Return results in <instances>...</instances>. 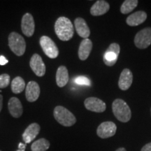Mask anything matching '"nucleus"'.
<instances>
[{"instance_id": "1", "label": "nucleus", "mask_w": 151, "mask_h": 151, "mask_svg": "<svg viewBox=\"0 0 151 151\" xmlns=\"http://www.w3.org/2000/svg\"><path fill=\"white\" fill-rule=\"evenodd\" d=\"M55 32L61 41H67L73 37V26L71 20L66 17H60L55 23Z\"/></svg>"}, {"instance_id": "2", "label": "nucleus", "mask_w": 151, "mask_h": 151, "mask_svg": "<svg viewBox=\"0 0 151 151\" xmlns=\"http://www.w3.org/2000/svg\"><path fill=\"white\" fill-rule=\"evenodd\" d=\"M113 114L119 121L127 122L131 119L132 112L127 104L121 99H116L112 104Z\"/></svg>"}, {"instance_id": "3", "label": "nucleus", "mask_w": 151, "mask_h": 151, "mask_svg": "<svg viewBox=\"0 0 151 151\" xmlns=\"http://www.w3.org/2000/svg\"><path fill=\"white\" fill-rule=\"evenodd\" d=\"M53 116L57 122L65 127H71L76 122L74 115L62 106H58L55 108Z\"/></svg>"}, {"instance_id": "4", "label": "nucleus", "mask_w": 151, "mask_h": 151, "mask_svg": "<svg viewBox=\"0 0 151 151\" xmlns=\"http://www.w3.org/2000/svg\"><path fill=\"white\" fill-rule=\"evenodd\" d=\"M9 46L17 56L23 55L26 50V42L18 33L13 32L9 36Z\"/></svg>"}, {"instance_id": "5", "label": "nucleus", "mask_w": 151, "mask_h": 151, "mask_svg": "<svg viewBox=\"0 0 151 151\" xmlns=\"http://www.w3.org/2000/svg\"><path fill=\"white\" fill-rule=\"evenodd\" d=\"M40 46L43 52L50 59H55L59 55V50L50 37L43 36L40 39Z\"/></svg>"}, {"instance_id": "6", "label": "nucleus", "mask_w": 151, "mask_h": 151, "mask_svg": "<svg viewBox=\"0 0 151 151\" xmlns=\"http://www.w3.org/2000/svg\"><path fill=\"white\" fill-rule=\"evenodd\" d=\"M135 46L139 49H146L151 44V27L139 31L134 37Z\"/></svg>"}, {"instance_id": "7", "label": "nucleus", "mask_w": 151, "mask_h": 151, "mask_svg": "<svg viewBox=\"0 0 151 151\" xmlns=\"http://www.w3.org/2000/svg\"><path fill=\"white\" fill-rule=\"evenodd\" d=\"M120 48L119 44L113 43L109 46V48L106 50L104 55V62L109 67H112L116 63L120 54Z\"/></svg>"}, {"instance_id": "8", "label": "nucleus", "mask_w": 151, "mask_h": 151, "mask_svg": "<svg viewBox=\"0 0 151 151\" xmlns=\"http://www.w3.org/2000/svg\"><path fill=\"white\" fill-rule=\"evenodd\" d=\"M117 127L113 122L107 121L101 123L97 127V134L101 139H107L114 136L116 133Z\"/></svg>"}, {"instance_id": "9", "label": "nucleus", "mask_w": 151, "mask_h": 151, "mask_svg": "<svg viewBox=\"0 0 151 151\" xmlns=\"http://www.w3.org/2000/svg\"><path fill=\"white\" fill-rule=\"evenodd\" d=\"M29 66L32 70L37 76L41 77L46 73V65L41 57L38 54H34L29 62Z\"/></svg>"}, {"instance_id": "10", "label": "nucleus", "mask_w": 151, "mask_h": 151, "mask_svg": "<svg viewBox=\"0 0 151 151\" xmlns=\"http://www.w3.org/2000/svg\"><path fill=\"white\" fill-rule=\"evenodd\" d=\"M21 29L22 33L26 37H31L35 33V24L32 14L27 13L22 16L21 20Z\"/></svg>"}, {"instance_id": "11", "label": "nucleus", "mask_w": 151, "mask_h": 151, "mask_svg": "<svg viewBox=\"0 0 151 151\" xmlns=\"http://www.w3.org/2000/svg\"><path fill=\"white\" fill-rule=\"evenodd\" d=\"M84 105L88 111L96 113H102L105 111L106 104L102 100L97 97H88L85 100Z\"/></svg>"}, {"instance_id": "12", "label": "nucleus", "mask_w": 151, "mask_h": 151, "mask_svg": "<svg viewBox=\"0 0 151 151\" xmlns=\"http://www.w3.org/2000/svg\"><path fill=\"white\" fill-rule=\"evenodd\" d=\"M40 95V87L35 81H29L25 88L26 99L29 102L37 101Z\"/></svg>"}, {"instance_id": "13", "label": "nucleus", "mask_w": 151, "mask_h": 151, "mask_svg": "<svg viewBox=\"0 0 151 151\" xmlns=\"http://www.w3.org/2000/svg\"><path fill=\"white\" fill-rule=\"evenodd\" d=\"M40 132V125L37 123H32L24 130L22 134V139L26 144L31 143Z\"/></svg>"}, {"instance_id": "14", "label": "nucleus", "mask_w": 151, "mask_h": 151, "mask_svg": "<svg viewBox=\"0 0 151 151\" xmlns=\"http://www.w3.org/2000/svg\"><path fill=\"white\" fill-rule=\"evenodd\" d=\"M133 81V74L129 69H124L120 73L118 86L120 90H127L131 87Z\"/></svg>"}, {"instance_id": "15", "label": "nucleus", "mask_w": 151, "mask_h": 151, "mask_svg": "<svg viewBox=\"0 0 151 151\" xmlns=\"http://www.w3.org/2000/svg\"><path fill=\"white\" fill-rule=\"evenodd\" d=\"M9 111L14 118H18L22 116L23 109L20 99L16 97H11L8 103Z\"/></svg>"}, {"instance_id": "16", "label": "nucleus", "mask_w": 151, "mask_h": 151, "mask_svg": "<svg viewBox=\"0 0 151 151\" xmlns=\"http://www.w3.org/2000/svg\"><path fill=\"white\" fill-rule=\"evenodd\" d=\"M110 9V5L104 0H98L90 9V14L93 16H99L106 14Z\"/></svg>"}, {"instance_id": "17", "label": "nucleus", "mask_w": 151, "mask_h": 151, "mask_svg": "<svg viewBox=\"0 0 151 151\" xmlns=\"http://www.w3.org/2000/svg\"><path fill=\"white\" fill-rule=\"evenodd\" d=\"M74 25L77 34L84 39H88V37L90 35V30L86 20L82 18H76Z\"/></svg>"}, {"instance_id": "18", "label": "nucleus", "mask_w": 151, "mask_h": 151, "mask_svg": "<svg viewBox=\"0 0 151 151\" xmlns=\"http://www.w3.org/2000/svg\"><path fill=\"white\" fill-rule=\"evenodd\" d=\"M92 49V42L89 39H85L81 41L78 48V58L82 61L86 60Z\"/></svg>"}, {"instance_id": "19", "label": "nucleus", "mask_w": 151, "mask_h": 151, "mask_svg": "<svg viewBox=\"0 0 151 151\" xmlns=\"http://www.w3.org/2000/svg\"><path fill=\"white\" fill-rule=\"evenodd\" d=\"M146 13L143 11H139L128 16L126 20V22L128 25L134 27V26H138L143 23L146 21Z\"/></svg>"}, {"instance_id": "20", "label": "nucleus", "mask_w": 151, "mask_h": 151, "mask_svg": "<svg viewBox=\"0 0 151 151\" xmlns=\"http://www.w3.org/2000/svg\"><path fill=\"white\" fill-rule=\"evenodd\" d=\"M69 81V73L65 66H60L58 67L56 73V83L58 87L63 88Z\"/></svg>"}, {"instance_id": "21", "label": "nucleus", "mask_w": 151, "mask_h": 151, "mask_svg": "<svg viewBox=\"0 0 151 151\" xmlns=\"http://www.w3.org/2000/svg\"><path fill=\"white\" fill-rule=\"evenodd\" d=\"M11 90L14 94H19L22 92L26 88L24 79L20 76H17L11 82Z\"/></svg>"}, {"instance_id": "22", "label": "nucleus", "mask_w": 151, "mask_h": 151, "mask_svg": "<svg viewBox=\"0 0 151 151\" xmlns=\"http://www.w3.org/2000/svg\"><path fill=\"white\" fill-rule=\"evenodd\" d=\"M50 142L47 139L42 138L34 142L31 146L32 151H46L50 148Z\"/></svg>"}, {"instance_id": "23", "label": "nucleus", "mask_w": 151, "mask_h": 151, "mask_svg": "<svg viewBox=\"0 0 151 151\" xmlns=\"http://www.w3.org/2000/svg\"><path fill=\"white\" fill-rule=\"evenodd\" d=\"M139 1L137 0H125L120 7V12L122 14H127L134 10L137 6Z\"/></svg>"}, {"instance_id": "24", "label": "nucleus", "mask_w": 151, "mask_h": 151, "mask_svg": "<svg viewBox=\"0 0 151 151\" xmlns=\"http://www.w3.org/2000/svg\"><path fill=\"white\" fill-rule=\"evenodd\" d=\"M10 84V76L7 73L0 75V88H7Z\"/></svg>"}, {"instance_id": "25", "label": "nucleus", "mask_w": 151, "mask_h": 151, "mask_svg": "<svg viewBox=\"0 0 151 151\" xmlns=\"http://www.w3.org/2000/svg\"><path fill=\"white\" fill-rule=\"evenodd\" d=\"M74 82L78 85L81 86H90V81L88 78L86 76H78L74 79Z\"/></svg>"}, {"instance_id": "26", "label": "nucleus", "mask_w": 151, "mask_h": 151, "mask_svg": "<svg viewBox=\"0 0 151 151\" xmlns=\"http://www.w3.org/2000/svg\"><path fill=\"white\" fill-rule=\"evenodd\" d=\"M9 61L4 56H0V65H5L8 63Z\"/></svg>"}, {"instance_id": "27", "label": "nucleus", "mask_w": 151, "mask_h": 151, "mask_svg": "<svg viewBox=\"0 0 151 151\" xmlns=\"http://www.w3.org/2000/svg\"><path fill=\"white\" fill-rule=\"evenodd\" d=\"M141 151H151V143H148L141 148Z\"/></svg>"}, {"instance_id": "28", "label": "nucleus", "mask_w": 151, "mask_h": 151, "mask_svg": "<svg viewBox=\"0 0 151 151\" xmlns=\"http://www.w3.org/2000/svg\"><path fill=\"white\" fill-rule=\"evenodd\" d=\"M26 143H20L18 145V149L17 151H25L26 148Z\"/></svg>"}, {"instance_id": "29", "label": "nucleus", "mask_w": 151, "mask_h": 151, "mask_svg": "<svg viewBox=\"0 0 151 151\" xmlns=\"http://www.w3.org/2000/svg\"><path fill=\"white\" fill-rule=\"evenodd\" d=\"M3 107V96L0 94V112H1V109Z\"/></svg>"}, {"instance_id": "30", "label": "nucleus", "mask_w": 151, "mask_h": 151, "mask_svg": "<svg viewBox=\"0 0 151 151\" xmlns=\"http://www.w3.org/2000/svg\"><path fill=\"white\" fill-rule=\"evenodd\" d=\"M116 151H127V150H126V149L124 148H120L117 149Z\"/></svg>"}, {"instance_id": "31", "label": "nucleus", "mask_w": 151, "mask_h": 151, "mask_svg": "<svg viewBox=\"0 0 151 151\" xmlns=\"http://www.w3.org/2000/svg\"><path fill=\"white\" fill-rule=\"evenodd\" d=\"M150 111H151V109H150Z\"/></svg>"}, {"instance_id": "32", "label": "nucleus", "mask_w": 151, "mask_h": 151, "mask_svg": "<svg viewBox=\"0 0 151 151\" xmlns=\"http://www.w3.org/2000/svg\"><path fill=\"white\" fill-rule=\"evenodd\" d=\"M0 151H1V150H0Z\"/></svg>"}]
</instances>
